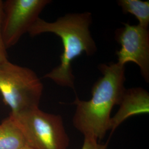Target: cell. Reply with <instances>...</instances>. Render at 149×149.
Here are the masks:
<instances>
[{
	"mask_svg": "<svg viewBox=\"0 0 149 149\" xmlns=\"http://www.w3.org/2000/svg\"><path fill=\"white\" fill-rule=\"evenodd\" d=\"M3 17V1L0 0V63L6 61L8 60L7 49L6 48L2 37V21Z\"/></svg>",
	"mask_w": 149,
	"mask_h": 149,
	"instance_id": "cell-10",
	"label": "cell"
},
{
	"mask_svg": "<svg viewBox=\"0 0 149 149\" xmlns=\"http://www.w3.org/2000/svg\"><path fill=\"white\" fill-rule=\"evenodd\" d=\"M49 0H6L3 1L2 37L6 49L18 42L39 18Z\"/></svg>",
	"mask_w": 149,
	"mask_h": 149,
	"instance_id": "cell-5",
	"label": "cell"
},
{
	"mask_svg": "<svg viewBox=\"0 0 149 149\" xmlns=\"http://www.w3.org/2000/svg\"><path fill=\"white\" fill-rule=\"evenodd\" d=\"M117 113L111 118L110 131L111 133L125 120L134 116L149 114V93L143 88L134 87L126 89Z\"/></svg>",
	"mask_w": 149,
	"mask_h": 149,
	"instance_id": "cell-7",
	"label": "cell"
},
{
	"mask_svg": "<svg viewBox=\"0 0 149 149\" xmlns=\"http://www.w3.org/2000/svg\"><path fill=\"white\" fill-rule=\"evenodd\" d=\"M81 149H107V144H101L95 139L84 138Z\"/></svg>",
	"mask_w": 149,
	"mask_h": 149,
	"instance_id": "cell-11",
	"label": "cell"
},
{
	"mask_svg": "<svg viewBox=\"0 0 149 149\" xmlns=\"http://www.w3.org/2000/svg\"><path fill=\"white\" fill-rule=\"evenodd\" d=\"M43 90V84L33 70L9 60L0 63V93L12 114L39 107Z\"/></svg>",
	"mask_w": 149,
	"mask_h": 149,
	"instance_id": "cell-3",
	"label": "cell"
},
{
	"mask_svg": "<svg viewBox=\"0 0 149 149\" xmlns=\"http://www.w3.org/2000/svg\"><path fill=\"white\" fill-rule=\"evenodd\" d=\"M124 13H130L135 16L139 21V25L148 29L149 25V1L141 0L118 1Z\"/></svg>",
	"mask_w": 149,
	"mask_h": 149,
	"instance_id": "cell-9",
	"label": "cell"
},
{
	"mask_svg": "<svg viewBox=\"0 0 149 149\" xmlns=\"http://www.w3.org/2000/svg\"><path fill=\"white\" fill-rule=\"evenodd\" d=\"M115 39L120 45L116 52L118 64L124 66L129 62L136 64L144 80L149 82V29L139 24L124 23L116 31Z\"/></svg>",
	"mask_w": 149,
	"mask_h": 149,
	"instance_id": "cell-6",
	"label": "cell"
},
{
	"mask_svg": "<svg viewBox=\"0 0 149 149\" xmlns=\"http://www.w3.org/2000/svg\"><path fill=\"white\" fill-rule=\"evenodd\" d=\"M20 149H34L32 148V147H31L30 146H29L28 144H26L24 146H23L22 148Z\"/></svg>",
	"mask_w": 149,
	"mask_h": 149,
	"instance_id": "cell-12",
	"label": "cell"
},
{
	"mask_svg": "<svg viewBox=\"0 0 149 149\" xmlns=\"http://www.w3.org/2000/svg\"><path fill=\"white\" fill-rule=\"evenodd\" d=\"M34 149H68L69 138L60 115L36 107L19 114H9Z\"/></svg>",
	"mask_w": 149,
	"mask_h": 149,
	"instance_id": "cell-4",
	"label": "cell"
},
{
	"mask_svg": "<svg viewBox=\"0 0 149 149\" xmlns=\"http://www.w3.org/2000/svg\"><path fill=\"white\" fill-rule=\"evenodd\" d=\"M98 69L102 76L92 86L90 100L83 101L76 96L72 124L84 138L100 141L110 130L112 109L119 104L126 88L125 66L110 63L99 65Z\"/></svg>",
	"mask_w": 149,
	"mask_h": 149,
	"instance_id": "cell-1",
	"label": "cell"
},
{
	"mask_svg": "<svg viewBox=\"0 0 149 149\" xmlns=\"http://www.w3.org/2000/svg\"><path fill=\"white\" fill-rule=\"evenodd\" d=\"M26 144L21 131L9 115L0 124V149H20Z\"/></svg>",
	"mask_w": 149,
	"mask_h": 149,
	"instance_id": "cell-8",
	"label": "cell"
},
{
	"mask_svg": "<svg viewBox=\"0 0 149 149\" xmlns=\"http://www.w3.org/2000/svg\"><path fill=\"white\" fill-rule=\"evenodd\" d=\"M92 22V14L86 12L68 13L54 22L39 18L33 24L28 32L31 37L52 33L61 39L63 45L60 63L45 74L44 78L52 80L61 87L74 90L75 77L72 69V61L83 53L92 56L97 50L90 30Z\"/></svg>",
	"mask_w": 149,
	"mask_h": 149,
	"instance_id": "cell-2",
	"label": "cell"
}]
</instances>
